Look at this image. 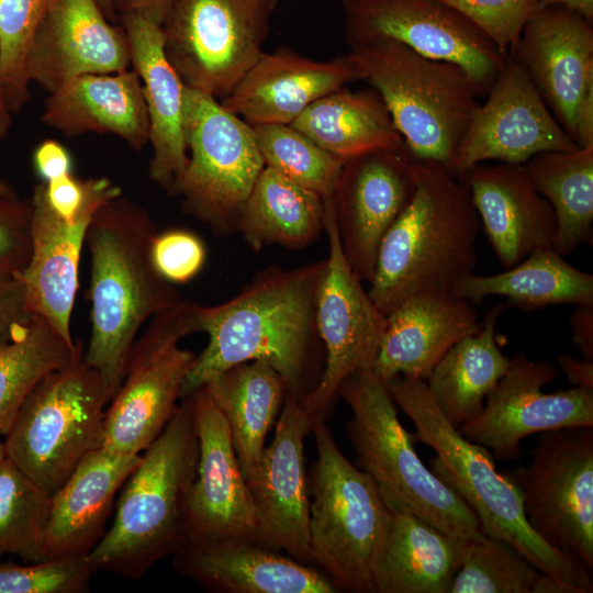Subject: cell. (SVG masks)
I'll return each mask as SVG.
<instances>
[{
  "label": "cell",
  "instance_id": "12",
  "mask_svg": "<svg viewBox=\"0 0 593 593\" xmlns=\"http://www.w3.org/2000/svg\"><path fill=\"white\" fill-rule=\"evenodd\" d=\"M278 0H171L164 51L183 83L226 97L264 53Z\"/></svg>",
  "mask_w": 593,
  "mask_h": 593
},
{
  "label": "cell",
  "instance_id": "56",
  "mask_svg": "<svg viewBox=\"0 0 593 593\" xmlns=\"http://www.w3.org/2000/svg\"><path fill=\"white\" fill-rule=\"evenodd\" d=\"M0 194L14 198L18 197L15 191L11 188L9 183L0 178Z\"/></svg>",
  "mask_w": 593,
  "mask_h": 593
},
{
  "label": "cell",
  "instance_id": "43",
  "mask_svg": "<svg viewBox=\"0 0 593 593\" xmlns=\"http://www.w3.org/2000/svg\"><path fill=\"white\" fill-rule=\"evenodd\" d=\"M96 572L87 556L0 563V593H85Z\"/></svg>",
  "mask_w": 593,
  "mask_h": 593
},
{
  "label": "cell",
  "instance_id": "27",
  "mask_svg": "<svg viewBox=\"0 0 593 593\" xmlns=\"http://www.w3.org/2000/svg\"><path fill=\"white\" fill-rule=\"evenodd\" d=\"M480 327L470 301L447 294H414L387 315L372 371L382 381L394 377L426 380L452 345Z\"/></svg>",
  "mask_w": 593,
  "mask_h": 593
},
{
  "label": "cell",
  "instance_id": "9",
  "mask_svg": "<svg viewBox=\"0 0 593 593\" xmlns=\"http://www.w3.org/2000/svg\"><path fill=\"white\" fill-rule=\"evenodd\" d=\"M83 354L36 383L4 435L5 457L51 495L101 447L112 393Z\"/></svg>",
  "mask_w": 593,
  "mask_h": 593
},
{
  "label": "cell",
  "instance_id": "18",
  "mask_svg": "<svg viewBox=\"0 0 593 593\" xmlns=\"http://www.w3.org/2000/svg\"><path fill=\"white\" fill-rule=\"evenodd\" d=\"M485 97L456 149L450 169L458 176L477 164L524 165L542 152L579 148L514 57L507 58Z\"/></svg>",
  "mask_w": 593,
  "mask_h": 593
},
{
  "label": "cell",
  "instance_id": "41",
  "mask_svg": "<svg viewBox=\"0 0 593 593\" xmlns=\"http://www.w3.org/2000/svg\"><path fill=\"white\" fill-rule=\"evenodd\" d=\"M540 573L508 542L481 534L463 540L449 593H533Z\"/></svg>",
  "mask_w": 593,
  "mask_h": 593
},
{
  "label": "cell",
  "instance_id": "35",
  "mask_svg": "<svg viewBox=\"0 0 593 593\" xmlns=\"http://www.w3.org/2000/svg\"><path fill=\"white\" fill-rule=\"evenodd\" d=\"M454 295L471 303L500 295L508 305L525 311L556 304H593V276L567 262L553 248H539L503 272L469 273Z\"/></svg>",
  "mask_w": 593,
  "mask_h": 593
},
{
  "label": "cell",
  "instance_id": "11",
  "mask_svg": "<svg viewBox=\"0 0 593 593\" xmlns=\"http://www.w3.org/2000/svg\"><path fill=\"white\" fill-rule=\"evenodd\" d=\"M197 310V303L182 299L153 315L136 337L123 382L105 410L101 447L137 455L165 429L197 357L179 346L198 332Z\"/></svg>",
  "mask_w": 593,
  "mask_h": 593
},
{
  "label": "cell",
  "instance_id": "33",
  "mask_svg": "<svg viewBox=\"0 0 593 593\" xmlns=\"http://www.w3.org/2000/svg\"><path fill=\"white\" fill-rule=\"evenodd\" d=\"M203 385L230 426L239 467L248 480L284 403V382L270 365L255 360L235 365Z\"/></svg>",
  "mask_w": 593,
  "mask_h": 593
},
{
  "label": "cell",
  "instance_id": "24",
  "mask_svg": "<svg viewBox=\"0 0 593 593\" xmlns=\"http://www.w3.org/2000/svg\"><path fill=\"white\" fill-rule=\"evenodd\" d=\"M363 80L349 54L317 61L290 49L262 53L221 104L250 125H290L320 98Z\"/></svg>",
  "mask_w": 593,
  "mask_h": 593
},
{
  "label": "cell",
  "instance_id": "20",
  "mask_svg": "<svg viewBox=\"0 0 593 593\" xmlns=\"http://www.w3.org/2000/svg\"><path fill=\"white\" fill-rule=\"evenodd\" d=\"M417 159L407 147L345 161L333 194L338 236L355 275L370 283L380 243L411 200Z\"/></svg>",
  "mask_w": 593,
  "mask_h": 593
},
{
  "label": "cell",
  "instance_id": "42",
  "mask_svg": "<svg viewBox=\"0 0 593 593\" xmlns=\"http://www.w3.org/2000/svg\"><path fill=\"white\" fill-rule=\"evenodd\" d=\"M54 0H0V91L20 113L31 94L25 59L34 33Z\"/></svg>",
  "mask_w": 593,
  "mask_h": 593
},
{
  "label": "cell",
  "instance_id": "31",
  "mask_svg": "<svg viewBox=\"0 0 593 593\" xmlns=\"http://www.w3.org/2000/svg\"><path fill=\"white\" fill-rule=\"evenodd\" d=\"M463 540L414 515L391 512L372 566L374 593H449Z\"/></svg>",
  "mask_w": 593,
  "mask_h": 593
},
{
  "label": "cell",
  "instance_id": "50",
  "mask_svg": "<svg viewBox=\"0 0 593 593\" xmlns=\"http://www.w3.org/2000/svg\"><path fill=\"white\" fill-rule=\"evenodd\" d=\"M171 0H113V8L119 16L134 13L161 25Z\"/></svg>",
  "mask_w": 593,
  "mask_h": 593
},
{
  "label": "cell",
  "instance_id": "8",
  "mask_svg": "<svg viewBox=\"0 0 593 593\" xmlns=\"http://www.w3.org/2000/svg\"><path fill=\"white\" fill-rule=\"evenodd\" d=\"M317 459L309 480L312 561L337 592L374 593L372 566L390 514L371 478L338 448L322 416L312 419Z\"/></svg>",
  "mask_w": 593,
  "mask_h": 593
},
{
  "label": "cell",
  "instance_id": "51",
  "mask_svg": "<svg viewBox=\"0 0 593 593\" xmlns=\"http://www.w3.org/2000/svg\"><path fill=\"white\" fill-rule=\"evenodd\" d=\"M557 365L573 387L593 389V359L561 354Z\"/></svg>",
  "mask_w": 593,
  "mask_h": 593
},
{
  "label": "cell",
  "instance_id": "57",
  "mask_svg": "<svg viewBox=\"0 0 593 593\" xmlns=\"http://www.w3.org/2000/svg\"><path fill=\"white\" fill-rule=\"evenodd\" d=\"M5 458V449L2 441H0V462Z\"/></svg>",
  "mask_w": 593,
  "mask_h": 593
},
{
  "label": "cell",
  "instance_id": "37",
  "mask_svg": "<svg viewBox=\"0 0 593 593\" xmlns=\"http://www.w3.org/2000/svg\"><path fill=\"white\" fill-rule=\"evenodd\" d=\"M524 167L536 190L550 203L557 222L553 249L564 256L593 234V145L549 150Z\"/></svg>",
  "mask_w": 593,
  "mask_h": 593
},
{
  "label": "cell",
  "instance_id": "44",
  "mask_svg": "<svg viewBox=\"0 0 593 593\" xmlns=\"http://www.w3.org/2000/svg\"><path fill=\"white\" fill-rule=\"evenodd\" d=\"M481 31L508 58L526 23L542 9L538 0H437Z\"/></svg>",
  "mask_w": 593,
  "mask_h": 593
},
{
  "label": "cell",
  "instance_id": "19",
  "mask_svg": "<svg viewBox=\"0 0 593 593\" xmlns=\"http://www.w3.org/2000/svg\"><path fill=\"white\" fill-rule=\"evenodd\" d=\"M312 418L301 399L287 394L254 474L246 480L256 513L255 541L312 564L309 544L310 494L304 439Z\"/></svg>",
  "mask_w": 593,
  "mask_h": 593
},
{
  "label": "cell",
  "instance_id": "48",
  "mask_svg": "<svg viewBox=\"0 0 593 593\" xmlns=\"http://www.w3.org/2000/svg\"><path fill=\"white\" fill-rule=\"evenodd\" d=\"M33 165L42 181L71 174V158L68 150L54 139H46L37 145L33 154Z\"/></svg>",
  "mask_w": 593,
  "mask_h": 593
},
{
  "label": "cell",
  "instance_id": "36",
  "mask_svg": "<svg viewBox=\"0 0 593 593\" xmlns=\"http://www.w3.org/2000/svg\"><path fill=\"white\" fill-rule=\"evenodd\" d=\"M324 231L323 199L265 166L240 211L236 233L248 246L303 248Z\"/></svg>",
  "mask_w": 593,
  "mask_h": 593
},
{
  "label": "cell",
  "instance_id": "22",
  "mask_svg": "<svg viewBox=\"0 0 593 593\" xmlns=\"http://www.w3.org/2000/svg\"><path fill=\"white\" fill-rule=\"evenodd\" d=\"M122 194L121 187L111 181L72 220H66L49 204L43 181L33 188L30 199L31 257L22 275L27 307L71 345L75 342L70 333V316L89 224L101 206Z\"/></svg>",
  "mask_w": 593,
  "mask_h": 593
},
{
  "label": "cell",
  "instance_id": "2",
  "mask_svg": "<svg viewBox=\"0 0 593 593\" xmlns=\"http://www.w3.org/2000/svg\"><path fill=\"white\" fill-rule=\"evenodd\" d=\"M156 234L149 213L123 194L97 211L86 234L91 334L83 359L104 377L112 398L143 325L182 300L153 262Z\"/></svg>",
  "mask_w": 593,
  "mask_h": 593
},
{
  "label": "cell",
  "instance_id": "7",
  "mask_svg": "<svg viewBox=\"0 0 593 593\" xmlns=\"http://www.w3.org/2000/svg\"><path fill=\"white\" fill-rule=\"evenodd\" d=\"M348 54L380 93L409 152L450 168L482 96L469 74L391 40L350 47Z\"/></svg>",
  "mask_w": 593,
  "mask_h": 593
},
{
  "label": "cell",
  "instance_id": "53",
  "mask_svg": "<svg viewBox=\"0 0 593 593\" xmlns=\"http://www.w3.org/2000/svg\"><path fill=\"white\" fill-rule=\"evenodd\" d=\"M533 593H578L577 590L546 573H540Z\"/></svg>",
  "mask_w": 593,
  "mask_h": 593
},
{
  "label": "cell",
  "instance_id": "10",
  "mask_svg": "<svg viewBox=\"0 0 593 593\" xmlns=\"http://www.w3.org/2000/svg\"><path fill=\"white\" fill-rule=\"evenodd\" d=\"M184 134L190 156L168 192L214 234L231 235L265 167L254 128L217 98L184 85Z\"/></svg>",
  "mask_w": 593,
  "mask_h": 593
},
{
  "label": "cell",
  "instance_id": "14",
  "mask_svg": "<svg viewBox=\"0 0 593 593\" xmlns=\"http://www.w3.org/2000/svg\"><path fill=\"white\" fill-rule=\"evenodd\" d=\"M323 204L329 250L317 295L316 324L325 360L318 382L301 399L312 419L325 417L350 374L372 369L387 326V316L344 255L333 200Z\"/></svg>",
  "mask_w": 593,
  "mask_h": 593
},
{
  "label": "cell",
  "instance_id": "45",
  "mask_svg": "<svg viewBox=\"0 0 593 593\" xmlns=\"http://www.w3.org/2000/svg\"><path fill=\"white\" fill-rule=\"evenodd\" d=\"M206 250L194 233L174 228L155 235L152 244L153 262L160 276L170 283H184L202 269Z\"/></svg>",
  "mask_w": 593,
  "mask_h": 593
},
{
  "label": "cell",
  "instance_id": "34",
  "mask_svg": "<svg viewBox=\"0 0 593 593\" xmlns=\"http://www.w3.org/2000/svg\"><path fill=\"white\" fill-rule=\"evenodd\" d=\"M502 310V304L491 309L480 329L452 345L425 380L437 406L456 428L481 412L511 365L495 338Z\"/></svg>",
  "mask_w": 593,
  "mask_h": 593
},
{
  "label": "cell",
  "instance_id": "3",
  "mask_svg": "<svg viewBox=\"0 0 593 593\" xmlns=\"http://www.w3.org/2000/svg\"><path fill=\"white\" fill-rule=\"evenodd\" d=\"M480 230L463 179L417 159L413 195L380 243L370 298L387 316L414 294L454 295L477 266Z\"/></svg>",
  "mask_w": 593,
  "mask_h": 593
},
{
  "label": "cell",
  "instance_id": "39",
  "mask_svg": "<svg viewBox=\"0 0 593 593\" xmlns=\"http://www.w3.org/2000/svg\"><path fill=\"white\" fill-rule=\"evenodd\" d=\"M51 494L7 457L0 462V558L44 560Z\"/></svg>",
  "mask_w": 593,
  "mask_h": 593
},
{
  "label": "cell",
  "instance_id": "47",
  "mask_svg": "<svg viewBox=\"0 0 593 593\" xmlns=\"http://www.w3.org/2000/svg\"><path fill=\"white\" fill-rule=\"evenodd\" d=\"M32 317L23 276L0 273V349L8 345Z\"/></svg>",
  "mask_w": 593,
  "mask_h": 593
},
{
  "label": "cell",
  "instance_id": "49",
  "mask_svg": "<svg viewBox=\"0 0 593 593\" xmlns=\"http://www.w3.org/2000/svg\"><path fill=\"white\" fill-rule=\"evenodd\" d=\"M570 326L573 344L584 358L593 359V304L577 305Z\"/></svg>",
  "mask_w": 593,
  "mask_h": 593
},
{
  "label": "cell",
  "instance_id": "21",
  "mask_svg": "<svg viewBox=\"0 0 593 593\" xmlns=\"http://www.w3.org/2000/svg\"><path fill=\"white\" fill-rule=\"evenodd\" d=\"M188 396L199 440V458L187 504L186 542L255 539V507L230 426L205 385Z\"/></svg>",
  "mask_w": 593,
  "mask_h": 593
},
{
  "label": "cell",
  "instance_id": "5",
  "mask_svg": "<svg viewBox=\"0 0 593 593\" xmlns=\"http://www.w3.org/2000/svg\"><path fill=\"white\" fill-rule=\"evenodd\" d=\"M181 400L123 483L113 523L87 556L97 571L138 580L187 541L199 440L190 398Z\"/></svg>",
  "mask_w": 593,
  "mask_h": 593
},
{
  "label": "cell",
  "instance_id": "16",
  "mask_svg": "<svg viewBox=\"0 0 593 593\" xmlns=\"http://www.w3.org/2000/svg\"><path fill=\"white\" fill-rule=\"evenodd\" d=\"M558 368L532 360L525 353L511 358L505 374L488 394L481 412L457 429L499 460L522 456V441L534 434L568 427H593V389L572 387L557 392L541 388Z\"/></svg>",
  "mask_w": 593,
  "mask_h": 593
},
{
  "label": "cell",
  "instance_id": "40",
  "mask_svg": "<svg viewBox=\"0 0 593 593\" xmlns=\"http://www.w3.org/2000/svg\"><path fill=\"white\" fill-rule=\"evenodd\" d=\"M265 166L332 200L346 160L284 124L251 125Z\"/></svg>",
  "mask_w": 593,
  "mask_h": 593
},
{
  "label": "cell",
  "instance_id": "13",
  "mask_svg": "<svg viewBox=\"0 0 593 593\" xmlns=\"http://www.w3.org/2000/svg\"><path fill=\"white\" fill-rule=\"evenodd\" d=\"M549 546L593 569V427L541 433L528 466L504 472Z\"/></svg>",
  "mask_w": 593,
  "mask_h": 593
},
{
  "label": "cell",
  "instance_id": "52",
  "mask_svg": "<svg viewBox=\"0 0 593 593\" xmlns=\"http://www.w3.org/2000/svg\"><path fill=\"white\" fill-rule=\"evenodd\" d=\"M541 8L563 7L593 22V0H538Z\"/></svg>",
  "mask_w": 593,
  "mask_h": 593
},
{
  "label": "cell",
  "instance_id": "25",
  "mask_svg": "<svg viewBox=\"0 0 593 593\" xmlns=\"http://www.w3.org/2000/svg\"><path fill=\"white\" fill-rule=\"evenodd\" d=\"M459 176L504 269L536 249L553 248L555 212L534 187L524 165L482 163Z\"/></svg>",
  "mask_w": 593,
  "mask_h": 593
},
{
  "label": "cell",
  "instance_id": "6",
  "mask_svg": "<svg viewBox=\"0 0 593 593\" xmlns=\"http://www.w3.org/2000/svg\"><path fill=\"white\" fill-rule=\"evenodd\" d=\"M338 396L351 411L347 436L356 463L371 478L390 512L414 515L459 539L482 534L461 496L422 462L415 436L401 424L396 404L372 369L350 374Z\"/></svg>",
  "mask_w": 593,
  "mask_h": 593
},
{
  "label": "cell",
  "instance_id": "23",
  "mask_svg": "<svg viewBox=\"0 0 593 593\" xmlns=\"http://www.w3.org/2000/svg\"><path fill=\"white\" fill-rule=\"evenodd\" d=\"M131 66L123 27L109 22L94 0H54L25 59L26 76L48 93L83 75L115 74Z\"/></svg>",
  "mask_w": 593,
  "mask_h": 593
},
{
  "label": "cell",
  "instance_id": "32",
  "mask_svg": "<svg viewBox=\"0 0 593 593\" xmlns=\"http://www.w3.org/2000/svg\"><path fill=\"white\" fill-rule=\"evenodd\" d=\"M290 125L344 160L405 147L374 88L337 89L309 105Z\"/></svg>",
  "mask_w": 593,
  "mask_h": 593
},
{
  "label": "cell",
  "instance_id": "28",
  "mask_svg": "<svg viewBox=\"0 0 593 593\" xmlns=\"http://www.w3.org/2000/svg\"><path fill=\"white\" fill-rule=\"evenodd\" d=\"M131 66L138 75L149 120L153 155L148 175L169 191L189 155L184 134V83L164 51L160 25L134 13L120 16Z\"/></svg>",
  "mask_w": 593,
  "mask_h": 593
},
{
  "label": "cell",
  "instance_id": "17",
  "mask_svg": "<svg viewBox=\"0 0 593 593\" xmlns=\"http://www.w3.org/2000/svg\"><path fill=\"white\" fill-rule=\"evenodd\" d=\"M578 147L593 145V27L563 7L540 9L512 56Z\"/></svg>",
  "mask_w": 593,
  "mask_h": 593
},
{
  "label": "cell",
  "instance_id": "1",
  "mask_svg": "<svg viewBox=\"0 0 593 593\" xmlns=\"http://www.w3.org/2000/svg\"><path fill=\"white\" fill-rule=\"evenodd\" d=\"M326 259L286 270L259 271L238 294L214 305L198 304V332L209 337L181 387L180 399L217 373L243 362L264 361L302 399L317 379L323 344L316 324L317 295Z\"/></svg>",
  "mask_w": 593,
  "mask_h": 593
},
{
  "label": "cell",
  "instance_id": "55",
  "mask_svg": "<svg viewBox=\"0 0 593 593\" xmlns=\"http://www.w3.org/2000/svg\"><path fill=\"white\" fill-rule=\"evenodd\" d=\"M99 5L103 14L109 19L110 22L116 21V13L113 8V0H94Z\"/></svg>",
  "mask_w": 593,
  "mask_h": 593
},
{
  "label": "cell",
  "instance_id": "54",
  "mask_svg": "<svg viewBox=\"0 0 593 593\" xmlns=\"http://www.w3.org/2000/svg\"><path fill=\"white\" fill-rule=\"evenodd\" d=\"M12 114L0 91V138L8 135L12 125Z\"/></svg>",
  "mask_w": 593,
  "mask_h": 593
},
{
  "label": "cell",
  "instance_id": "29",
  "mask_svg": "<svg viewBox=\"0 0 593 593\" xmlns=\"http://www.w3.org/2000/svg\"><path fill=\"white\" fill-rule=\"evenodd\" d=\"M141 458V454H118L103 447L82 458L51 495L44 560L91 552L107 532L116 493Z\"/></svg>",
  "mask_w": 593,
  "mask_h": 593
},
{
  "label": "cell",
  "instance_id": "4",
  "mask_svg": "<svg viewBox=\"0 0 593 593\" xmlns=\"http://www.w3.org/2000/svg\"><path fill=\"white\" fill-rule=\"evenodd\" d=\"M383 382L394 403L415 425V438L436 452L432 471L472 510L481 533L508 542L538 571L573 586L578 593H591V571L534 532L517 488L496 471L488 449L465 438L448 422L425 380L394 377Z\"/></svg>",
  "mask_w": 593,
  "mask_h": 593
},
{
  "label": "cell",
  "instance_id": "26",
  "mask_svg": "<svg viewBox=\"0 0 593 593\" xmlns=\"http://www.w3.org/2000/svg\"><path fill=\"white\" fill-rule=\"evenodd\" d=\"M172 561L178 572L214 592H337L324 572L254 539L188 541Z\"/></svg>",
  "mask_w": 593,
  "mask_h": 593
},
{
  "label": "cell",
  "instance_id": "38",
  "mask_svg": "<svg viewBox=\"0 0 593 593\" xmlns=\"http://www.w3.org/2000/svg\"><path fill=\"white\" fill-rule=\"evenodd\" d=\"M82 351L80 342L67 343L43 317L33 315L0 349V436L8 433L36 383Z\"/></svg>",
  "mask_w": 593,
  "mask_h": 593
},
{
  "label": "cell",
  "instance_id": "46",
  "mask_svg": "<svg viewBox=\"0 0 593 593\" xmlns=\"http://www.w3.org/2000/svg\"><path fill=\"white\" fill-rule=\"evenodd\" d=\"M31 247L30 199L0 194V273L23 275Z\"/></svg>",
  "mask_w": 593,
  "mask_h": 593
},
{
  "label": "cell",
  "instance_id": "15",
  "mask_svg": "<svg viewBox=\"0 0 593 593\" xmlns=\"http://www.w3.org/2000/svg\"><path fill=\"white\" fill-rule=\"evenodd\" d=\"M350 47L396 41L465 69L485 96L507 58L472 23L437 0H343Z\"/></svg>",
  "mask_w": 593,
  "mask_h": 593
},
{
  "label": "cell",
  "instance_id": "30",
  "mask_svg": "<svg viewBox=\"0 0 593 593\" xmlns=\"http://www.w3.org/2000/svg\"><path fill=\"white\" fill-rule=\"evenodd\" d=\"M41 121L72 137L113 134L133 149L149 143V120L138 75H83L49 93Z\"/></svg>",
  "mask_w": 593,
  "mask_h": 593
}]
</instances>
